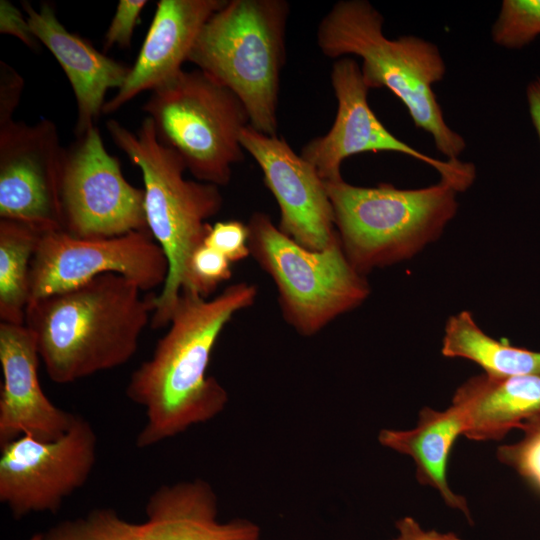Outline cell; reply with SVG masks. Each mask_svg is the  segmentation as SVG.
<instances>
[{
  "instance_id": "obj_2",
  "label": "cell",
  "mask_w": 540,
  "mask_h": 540,
  "mask_svg": "<svg viewBox=\"0 0 540 540\" xmlns=\"http://www.w3.org/2000/svg\"><path fill=\"white\" fill-rule=\"evenodd\" d=\"M104 274L69 290L29 302L25 326L47 376L69 384L126 364L151 323L154 294Z\"/></svg>"
},
{
  "instance_id": "obj_25",
  "label": "cell",
  "mask_w": 540,
  "mask_h": 540,
  "mask_svg": "<svg viewBox=\"0 0 540 540\" xmlns=\"http://www.w3.org/2000/svg\"><path fill=\"white\" fill-rule=\"evenodd\" d=\"M231 275V262L203 243L189 259L182 291H190L207 298L216 291L219 284L229 280Z\"/></svg>"
},
{
  "instance_id": "obj_1",
  "label": "cell",
  "mask_w": 540,
  "mask_h": 540,
  "mask_svg": "<svg viewBox=\"0 0 540 540\" xmlns=\"http://www.w3.org/2000/svg\"><path fill=\"white\" fill-rule=\"evenodd\" d=\"M256 297V286L247 282L229 285L210 300L190 291L180 293L168 331L126 386V396L145 411L136 437L138 448L175 437L225 409L228 393L207 375L208 364L224 327Z\"/></svg>"
},
{
  "instance_id": "obj_32",
  "label": "cell",
  "mask_w": 540,
  "mask_h": 540,
  "mask_svg": "<svg viewBox=\"0 0 540 540\" xmlns=\"http://www.w3.org/2000/svg\"><path fill=\"white\" fill-rule=\"evenodd\" d=\"M28 540H40V533L32 535Z\"/></svg>"
},
{
  "instance_id": "obj_11",
  "label": "cell",
  "mask_w": 540,
  "mask_h": 540,
  "mask_svg": "<svg viewBox=\"0 0 540 540\" xmlns=\"http://www.w3.org/2000/svg\"><path fill=\"white\" fill-rule=\"evenodd\" d=\"M168 273L166 254L148 230L105 238L49 231L42 233L31 262L29 302L104 274L121 275L150 291L163 287Z\"/></svg>"
},
{
  "instance_id": "obj_28",
  "label": "cell",
  "mask_w": 540,
  "mask_h": 540,
  "mask_svg": "<svg viewBox=\"0 0 540 540\" xmlns=\"http://www.w3.org/2000/svg\"><path fill=\"white\" fill-rule=\"evenodd\" d=\"M24 80L18 72L4 61H0V125L10 122L17 109Z\"/></svg>"
},
{
  "instance_id": "obj_10",
  "label": "cell",
  "mask_w": 540,
  "mask_h": 540,
  "mask_svg": "<svg viewBox=\"0 0 540 540\" xmlns=\"http://www.w3.org/2000/svg\"><path fill=\"white\" fill-rule=\"evenodd\" d=\"M144 202V189L126 180L95 126L65 149L59 179L61 231L105 238L148 230Z\"/></svg>"
},
{
  "instance_id": "obj_3",
  "label": "cell",
  "mask_w": 540,
  "mask_h": 540,
  "mask_svg": "<svg viewBox=\"0 0 540 540\" xmlns=\"http://www.w3.org/2000/svg\"><path fill=\"white\" fill-rule=\"evenodd\" d=\"M383 24L382 14L367 0H341L319 23L317 45L330 58L358 56L368 88L390 90L414 125L432 136L436 149L448 160H457L466 142L444 120L432 89L446 73L439 48L414 35L388 39Z\"/></svg>"
},
{
  "instance_id": "obj_17",
  "label": "cell",
  "mask_w": 540,
  "mask_h": 540,
  "mask_svg": "<svg viewBox=\"0 0 540 540\" xmlns=\"http://www.w3.org/2000/svg\"><path fill=\"white\" fill-rule=\"evenodd\" d=\"M227 0H160L134 65L123 85L103 107L113 113L138 94L177 77L209 18Z\"/></svg>"
},
{
  "instance_id": "obj_20",
  "label": "cell",
  "mask_w": 540,
  "mask_h": 540,
  "mask_svg": "<svg viewBox=\"0 0 540 540\" xmlns=\"http://www.w3.org/2000/svg\"><path fill=\"white\" fill-rule=\"evenodd\" d=\"M463 432V419L453 405L444 411L424 407L414 429H383L378 440L384 447L410 456L416 465L417 480L436 489L448 506L459 509L470 519L465 498L450 489L446 477L450 450Z\"/></svg>"
},
{
  "instance_id": "obj_24",
  "label": "cell",
  "mask_w": 540,
  "mask_h": 540,
  "mask_svg": "<svg viewBox=\"0 0 540 540\" xmlns=\"http://www.w3.org/2000/svg\"><path fill=\"white\" fill-rule=\"evenodd\" d=\"M519 429L521 440L500 446L497 458L540 490V415L524 421Z\"/></svg>"
},
{
  "instance_id": "obj_9",
  "label": "cell",
  "mask_w": 540,
  "mask_h": 540,
  "mask_svg": "<svg viewBox=\"0 0 540 540\" xmlns=\"http://www.w3.org/2000/svg\"><path fill=\"white\" fill-rule=\"evenodd\" d=\"M248 519L221 521L213 487L203 479L157 488L145 505V519L128 521L111 508L64 519L40 533V540H260Z\"/></svg>"
},
{
  "instance_id": "obj_29",
  "label": "cell",
  "mask_w": 540,
  "mask_h": 540,
  "mask_svg": "<svg viewBox=\"0 0 540 540\" xmlns=\"http://www.w3.org/2000/svg\"><path fill=\"white\" fill-rule=\"evenodd\" d=\"M0 32L18 38L33 50L39 47L40 42L31 31L27 18L8 0L0 1Z\"/></svg>"
},
{
  "instance_id": "obj_5",
  "label": "cell",
  "mask_w": 540,
  "mask_h": 540,
  "mask_svg": "<svg viewBox=\"0 0 540 540\" xmlns=\"http://www.w3.org/2000/svg\"><path fill=\"white\" fill-rule=\"evenodd\" d=\"M288 16L284 0H227L206 22L188 57L231 90L245 106L250 126L269 136L278 129Z\"/></svg>"
},
{
  "instance_id": "obj_30",
  "label": "cell",
  "mask_w": 540,
  "mask_h": 540,
  "mask_svg": "<svg viewBox=\"0 0 540 540\" xmlns=\"http://www.w3.org/2000/svg\"><path fill=\"white\" fill-rule=\"evenodd\" d=\"M397 537L392 540H461L454 533L425 531L411 517H404L396 522Z\"/></svg>"
},
{
  "instance_id": "obj_16",
  "label": "cell",
  "mask_w": 540,
  "mask_h": 540,
  "mask_svg": "<svg viewBox=\"0 0 540 540\" xmlns=\"http://www.w3.org/2000/svg\"><path fill=\"white\" fill-rule=\"evenodd\" d=\"M40 360L25 324L0 323V446L22 435L58 439L76 418L45 395L38 374Z\"/></svg>"
},
{
  "instance_id": "obj_21",
  "label": "cell",
  "mask_w": 540,
  "mask_h": 540,
  "mask_svg": "<svg viewBox=\"0 0 540 540\" xmlns=\"http://www.w3.org/2000/svg\"><path fill=\"white\" fill-rule=\"evenodd\" d=\"M441 352L445 357L468 359L496 376H540V352L493 339L469 311L449 317Z\"/></svg>"
},
{
  "instance_id": "obj_27",
  "label": "cell",
  "mask_w": 540,
  "mask_h": 540,
  "mask_svg": "<svg viewBox=\"0 0 540 540\" xmlns=\"http://www.w3.org/2000/svg\"><path fill=\"white\" fill-rule=\"evenodd\" d=\"M146 0H120L105 33L104 50L113 46L128 48L131 45L135 26Z\"/></svg>"
},
{
  "instance_id": "obj_31",
  "label": "cell",
  "mask_w": 540,
  "mask_h": 540,
  "mask_svg": "<svg viewBox=\"0 0 540 540\" xmlns=\"http://www.w3.org/2000/svg\"><path fill=\"white\" fill-rule=\"evenodd\" d=\"M526 98L530 117L540 141V77L527 85Z\"/></svg>"
},
{
  "instance_id": "obj_4",
  "label": "cell",
  "mask_w": 540,
  "mask_h": 540,
  "mask_svg": "<svg viewBox=\"0 0 540 540\" xmlns=\"http://www.w3.org/2000/svg\"><path fill=\"white\" fill-rule=\"evenodd\" d=\"M106 128L113 142L136 165L143 177L148 230L163 249L169 273L161 292L154 297L151 327L167 326L183 289L192 253L204 243L215 216L223 205L219 186L184 177L181 156L157 138L151 118L136 133L116 120Z\"/></svg>"
},
{
  "instance_id": "obj_19",
  "label": "cell",
  "mask_w": 540,
  "mask_h": 540,
  "mask_svg": "<svg viewBox=\"0 0 540 540\" xmlns=\"http://www.w3.org/2000/svg\"><path fill=\"white\" fill-rule=\"evenodd\" d=\"M452 405L470 440H500L511 429L540 415V376L476 375L457 388Z\"/></svg>"
},
{
  "instance_id": "obj_26",
  "label": "cell",
  "mask_w": 540,
  "mask_h": 540,
  "mask_svg": "<svg viewBox=\"0 0 540 540\" xmlns=\"http://www.w3.org/2000/svg\"><path fill=\"white\" fill-rule=\"evenodd\" d=\"M204 243L231 263L242 261L250 255L248 225L239 220L220 221L211 225Z\"/></svg>"
},
{
  "instance_id": "obj_18",
  "label": "cell",
  "mask_w": 540,
  "mask_h": 540,
  "mask_svg": "<svg viewBox=\"0 0 540 540\" xmlns=\"http://www.w3.org/2000/svg\"><path fill=\"white\" fill-rule=\"evenodd\" d=\"M22 7L31 31L56 58L73 89L77 120L75 135L80 137L103 112L109 89L123 85L131 67L95 49L88 41L69 32L56 16L54 6L44 2L36 10L29 2Z\"/></svg>"
},
{
  "instance_id": "obj_14",
  "label": "cell",
  "mask_w": 540,
  "mask_h": 540,
  "mask_svg": "<svg viewBox=\"0 0 540 540\" xmlns=\"http://www.w3.org/2000/svg\"><path fill=\"white\" fill-rule=\"evenodd\" d=\"M65 148L55 123L0 125V218L41 233L61 230L59 179Z\"/></svg>"
},
{
  "instance_id": "obj_23",
  "label": "cell",
  "mask_w": 540,
  "mask_h": 540,
  "mask_svg": "<svg viewBox=\"0 0 540 540\" xmlns=\"http://www.w3.org/2000/svg\"><path fill=\"white\" fill-rule=\"evenodd\" d=\"M540 35V0H503L495 20L493 42L507 49H521Z\"/></svg>"
},
{
  "instance_id": "obj_22",
  "label": "cell",
  "mask_w": 540,
  "mask_h": 540,
  "mask_svg": "<svg viewBox=\"0 0 540 540\" xmlns=\"http://www.w3.org/2000/svg\"><path fill=\"white\" fill-rule=\"evenodd\" d=\"M41 235L25 223L0 219L1 322L25 323L31 262Z\"/></svg>"
},
{
  "instance_id": "obj_15",
  "label": "cell",
  "mask_w": 540,
  "mask_h": 540,
  "mask_svg": "<svg viewBox=\"0 0 540 540\" xmlns=\"http://www.w3.org/2000/svg\"><path fill=\"white\" fill-rule=\"evenodd\" d=\"M240 142L259 165L277 201L279 229L307 249L326 248L337 232L325 182L316 169L284 138L263 134L250 125L241 131Z\"/></svg>"
},
{
  "instance_id": "obj_7",
  "label": "cell",
  "mask_w": 540,
  "mask_h": 540,
  "mask_svg": "<svg viewBox=\"0 0 540 540\" xmlns=\"http://www.w3.org/2000/svg\"><path fill=\"white\" fill-rule=\"evenodd\" d=\"M250 255L272 278L284 320L304 337L320 332L369 296L364 275L349 262L338 235L324 249H307L264 212L248 223Z\"/></svg>"
},
{
  "instance_id": "obj_6",
  "label": "cell",
  "mask_w": 540,
  "mask_h": 540,
  "mask_svg": "<svg viewBox=\"0 0 540 540\" xmlns=\"http://www.w3.org/2000/svg\"><path fill=\"white\" fill-rule=\"evenodd\" d=\"M324 182L341 246L362 275L415 256L441 236L458 210L459 192L441 179L419 189Z\"/></svg>"
},
{
  "instance_id": "obj_13",
  "label": "cell",
  "mask_w": 540,
  "mask_h": 540,
  "mask_svg": "<svg viewBox=\"0 0 540 540\" xmlns=\"http://www.w3.org/2000/svg\"><path fill=\"white\" fill-rule=\"evenodd\" d=\"M331 85L337 99V113L330 130L308 141L301 157L309 162L324 181L343 179V161L363 152L387 151L401 153L434 168L443 181L458 192L467 190L475 180L472 163L439 160L421 153L395 137L377 118L368 103L369 88L361 67L353 59H337L331 70Z\"/></svg>"
},
{
  "instance_id": "obj_12",
  "label": "cell",
  "mask_w": 540,
  "mask_h": 540,
  "mask_svg": "<svg viewBox=\"0 0 540 540\" xmlns=\"http://www.w3.org/2000/svg\"><path fill=\"white\" fill-rule=\"evenodd\" d=\"M0 501L15 519L56 513L88 481L97 458V435L80 415L58 439L22 435L0 446Z\"/></svg>"
},
{
  "instance_id": "obj_8",
  "label": "cell",
  "mask_w": 540,
  "mask_h": 540,
  "mask_svg": "<svg viewBox=\"0 0 540 540\" xmlns=\"http://www.w3.org/2000/svg\"><path fill=\"white\" fill-rule=\"evenodd\" d=\"M142 110L158 140L175 150L197 181L227 185L244 158L240 133L250 119L241 100L200 69L152 91Z\"/></svg>"
}]
</instances>
